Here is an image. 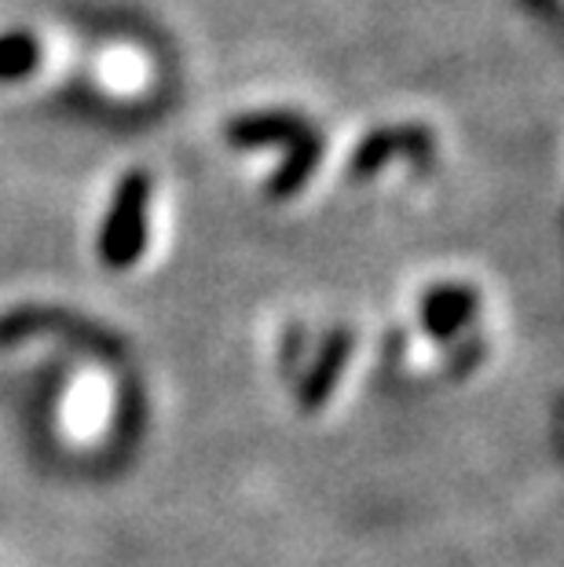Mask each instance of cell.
<instances>
[{
	"mask_svg": "<svg viewBox=\"0 0 564 567\" xmlns=\"http://www.w3.org/2000/svg\"><path fill=\"white\" fill-rule=\"evenodd\" d=\"M224 136L232 147H283L286 151L279 173L268 179L271 198L301 195L308 179L316 176L319 158H322L319 128L305 122L301 114H290V111L243 114V117H235V122H227Z\"/></svg>",
	"mask_w": 564,
	"mask_h": 567,
	"instance_id": "obj_1",
	"label": "cell"
},
{
	"mask_svg": "<svg viewBox=\"0 0 564 567\" xmlns=\"http://www.w3.org/2000/svg\"><path fill=\"white\" fill-rule=\"evenodd\" d=\"M147 202H151V176L132 168L114 187V202L106 209L100 231V257L106 268L125 271L132 268L143 249H147Z\"/></svg>",
	"mask_w": 564,
	"mask_h": 567,
	"instance_id": "obj_2",
	"label": "cell"
},
{
	"mask_svg": "<svg viewBox=\"0 0 564 567\" xmlns=\"http://www.w3.org/2000/svg\"><path fill=\"white\" fill-rule=\"evenodd\" d=\"M433 132L425 125H389L375 128L370 136L359 143L348 158V176L352 179H370L378 176L392 158H411V162H429L433 158Z\"/></svg>",
	"mask_w": 564,
	"mask_h": 567,
	"instance_id": "obj_3",
	"label": "cell"
},
{
	"mask_svg": "<svg viewBox=\"0 0 564 567\" xmlns=\"http://www.w3.org/2000/svg\"><path fill=\"white\" fill-rule=\"evenodd\" d=\"M348 355H352V337H348V333H334L330 341L322 344L316 367H311V373L301 381V389H297V406H301L305 414H316V410H322L330 403V395H334V389H338Z\"/></svg>",
	"mask_w": 564,
	"mask_h": 567,
	"instance_id": "obj_4",
	"label": "cell"
},
{
	"mask_svg": "<svg viewBox=\"0 0 564 567\" xmlns=\"http://www.w3.org/2000/svg\"><path fill=\"white\" fill-rule=\"evenodd\" d=\"M476 305H480V297L470 286H437L433 293H425L422 300L425 333L437 337V341H448V337H454L476 316Z\"/></svg>",
	"mask_w": 564,
	"mask_h": 567,
	"instance_id": "obj_5",
	"label": "cell"
},
{
	"mask_svg": "<svg viewBox=\"0 0 564 567\" xmlns=\"http://www.w3.org/2000/svg\"><path fill=\"white\" fill-rule=\"evenodd\" d=\"M44 48L27 30L0 33V81H22L41 66Z\"/></svg>",
	"mask_w": 564,
	"mask_h": 567,
	"instance_id": "obj_6",
	"label": "cell"
}]
</instances>
